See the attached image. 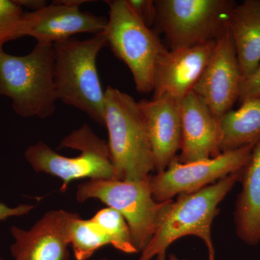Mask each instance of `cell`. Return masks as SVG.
I'll list each match as a JSON object with an SVG mask.
<instances>
[{"label":"cell","instance_id":"cell-1","mask_svg":"<svg viewBox=\"0 0 260 260\" xmlns=\"http://www.w3.org/2000/svg\"><path fill=\"white\" fill-rule=\"evenodd\" d=\"M241 171L191 194L178 195L138 260L164 259L173 243L194 236L206 246L208 260H216L211 226L219 213L218 205L239 181Z\"/></svg>","mask_w":260,"mask_h":260},{"label":"cell","instance_id":"cell-2","mask_svg":"<svg viewBox=\"0 0 260 260\" xmlns=\"http://www.w3.org/2000/svg\"><path fill=\"white\" fill-rule=\"evenodd\" d=\"M108 45L105 32L86 40L70 38L53 44L54 80L58 100L79 109L104 124L105 90L97 69V57Z\"/></svg>","mask_w":260,"mask_h":260},{"label":"cell","instance_id":"cell-3","mask_svg":"<svg viewBox=\"0 0 260 260\" xmlns=\"http://www.w3.org/2000/svg\"><path fill=\"white\" fill-rule=\"evenodd\" d=\"M0 96L11 99L13 110L22 117L52 116L58 100L53 44L37 43L23 56L0 53Z\"/></svg>","mask_w":260,"mask_h":260},{"label":"cell","instance_id":"cell-4","mask_svg":"<svg viewBox=\"0 0 260 260\" xmlns=\"http://www.w3.org/2000/svg\"><path fill=\"white\" fill-rule=\"evenodd\" d=\"M104 119L115 179L139 181L150 177L155 164L138 102L129 94L108 86Z\"/></svg>","mask_w":260,"mask_h":260},{"label":"cell","instance_id":"cell-5","mask_svg":"<svg viewBox=\"0 0 260 260\" xmlns=\"http://www.w3.org/2000/svg\"><path fill=\"white\" fill-rule=\"evenodd\" d=\"M150 177L139 181L90 179L79 184L76 193L79 203L98 199L119 212L128 224L139 253L148 245L174 202L154 200Z\"/></svg>","mask_w":260,"mask_h":260},{"label":"cell","instance_id":"cell-6","mask_svg":"<svg viewBox=\"0 0 260 260\" xmlns=\"http://www.w3.org/2000/svg\"><path fill=\"white\" fill-rule=\"evenodd\" d=\"M71 148L80 151L76 157H65L44 143L38 142L25 152V158L36 172H44L62 181L61 192L72 181L115 179L108 143L87 124L73 130L61 140L59 149Z\"/></svg>","mask_w":260,"mask_h":260},{"label":"cell","instance_id":"cell-7","mask_svg":"<svg viewBox=\"0 0 260 260\" xmlns=\"http://www.w3.org/2000/svg\"><path fill=\"white\" fill-rule=\"evenodd\" d=\"M109 18L104 32L114 55L129 68L137 90L153 91L159 58L168 51L158 36L134 13L127 0L107 1Z\"/></svg>","mask_w":260,"mask_h":260},{"label":"cell","instance_id":"cell-8","mask_svg":"<svg viewBox=\"0 0 260 260\" xmlns=\"http://www.w3.org/2000/svg\"><path fill=\"white\" fill-rule=\"evenodd\" d=\"M232 0H157V29L171 50L215 42L226 28Z\"/></svg>","mask_w":260,"mask_h":260},{"label":"cell","instance_id":"cell-9","mask_svg":"<svg viewBox=\"0 0 260 260\" xmlns=\"http://www.w3.org/2000/svg\"><path fill=\"white\" fill-rule=\"evenodd\" d=\"M253 145L223 152L214 158L200 161L183 164L176 157L164 172L150 175L154 200L162 203L179 194L196 192L239 172L248 161Z\"/></svg>","mask_w":260,"mask_h":260},{"label":"cell","instance_id":"cell-10","mask_svg":"<svg viewBox=\"0 0 260 260\" xmlns=\"http://www.w3.org/2000/svg\"><path fill=\"white\" fill-rule=\"evenodd\" d=\"M242 79L235 47L227 25L215 41L209 60L192 90L204 101L219 121L239 100Z\"/></svg>","mask_w":260,"mask_h":260},{"label":"cell","instance_id":"cell-11","mask_svg":"<svg viewBox=\"0 0 260 260\" xmlns=\"http://www.w3.org/2000/svg\"><path fill=\"white\" fill-rule=\"evenodd\" d=\"M88 2L54 1L37 11L25 12L22 37L34 38L39 44H54L75 34L104 32L108 23L105 17L80 10V5Z\"/></svg>","mask_w":260,"mask_h":260},{"label":"cell","instance_id":"cell-12","mask_svg":"<svg viewBox=\"0 0 260 260\" xmlns=\"http://www.w3.org/2000/svg\"><path fill=\"white\" fill-rule=\"evenodd\" d=\"M70 212L51 210L29 230L13 226L14 260H70L68 223Z\"/></svg>","mask_w":260,"mask_h":260},{"label":"cell","instance_id":"cell-13","mask_svg":"<svg viewBox=\"0 0 260 260\" xmlns=\"http://www.w3.org/2000/svg\"><path fill=\"white\" fill-rule=\"evenodd\" d=\"M153 151L155 171L164 172L181 143V102L168 95L138 102Z\"/></svg>","mask_w":260,"mask_h":260},{"label":"cell","instance_id":"cell-14","mask_svg":"<svg viewBox=\"0 0 260 260\" xmlns=\"http://www.w3.org/2000/svg\"><path fill=\"white\" fill-rule=\"evenodd\" d=\"M215 44V41L193 47L170 49L162 54L154 73L153 97L168 95L181 102L192 91Z\"/></svg>","mask_w":260,"mask_h":260},{"label":"cell","instance_id":"cell-15","mask_svg":"<svg viewBox=\"0 0 260 260\" xmlns=\"http://www.w3.org/2000/svg\"><path fill=\"white\" fill-rule=\"evenodd\" d=\"M181 143L179 162H191L220 154L219 121L194 91L181 101Z\"/></svg>","mask_w":260,"mask_h":260},{"label":"cell","instance_id":"cell-16","mask_svg":"<svg viewBox=\"0 0 260 260\" xmlns=\"http://www.w3.org/2000/svg\"><path fill=\"white\" fill-rule=\"evenodd\" d=\"M242 190L238 195L234 211L237 237L247 245L260 242V139L241 170Z\"/></svg>","mask_w":260,"mask_h":260},{"label":"cell","instance_id":"cell-17","mask_svg":"<svg viewBox=\"0 0 260 260\" xmlns=\"http://www.w3.org/2000/svg\"><path fill=\"white\" fill-rule=\"evenodd\" d=\"M227 25L244 78L260 64V0H245L236 4Z\"/></svg>","mask_w":260,"mask_h":260},{"label":"cell","instance_id":"cell-18","mask_svg":"<svg viewBox=\"0 0 260 260\" xmlns=\"http://www.w3.org/2000/svg\"><path fill=\"white\" fill-rule=\"evenodd\" d=\"M240 104L219 120L220 153L254 144L260 139V98Z\"/></svg>","mask_w":260,"mask_h":260},{"label":"cell","instance_id":"cell-19","mask_svg":"<svg viewBox=\"0 0 260 260\" xmlns=\"http://www.w3.org/2000/svg\"><path fill=\"white\" fill-rule=\"evenodd\" d=\"M68 230L76 260H88L95 251L109 244L107 237L90 219L83 220L78 214L70 213Z\"/></svg>","mask_w":260,"mask_h":260},{"label":"cell","instance_id":"cell-20","mask_svg":"<svg viewBox=\"0 0 260 260\" xmlns=\"http://www.w3.org/2000/svg\"><path fill=\"white\" fill-rule=\"evenodd\" d=\"M107 237L109 244L117 250L128 254H138L125 219L112 208L99 210L90 219Z\"/></svg>","mask_w":260,"mask_h":260},{"label":"cell","instance_id":"cell-21","mask_svg":"<svg viewBox=\"0 0 260 260\" xmlns=\"http://www.w3.org/2000/svg\"><path fill=\"white\" fill-rule=\"evenodd\" d=\"M25 13L15 0H0V53L6 43L23 38Z\"/></svg>","mask_w":260,"mask_h":260},{"label":"cell","instance_id":"cell-22","mask_svg":"<svg viewBox=\"0 0 260 260\" xmlns=\"http://www.w3.org/2000/svg\"><path fill=\"white\" fill-rule=\"evenodd\" d=\"M256 98H260V64L250 75L242 78L238 102L241 104Z\"/></svg>","mask_w":260,"mask_h":260},{"label":"cell","instance_id":"cell-23","mask_svg":"<svg viewBox=\"0 0 260 260\" xmlns=\"http://www.w3.org/2000/svg\"><path fill=\"white\" fill-rule=\"evenodd\" d=\"M130 8L135 14L150 28L155 25L156 18V9L155 1L152 0H127Z\"/></svg>","mask_w":260,"mask_h":260},{"label":"cell","instance_id":"cell-24","mask_svg":"<svg viewBox=\"0 0 260 260\" xmlns=\"http://www.w3.org/2000/svg\"><path fill=\"white\" fill-rule=\"evenodd\" d=\"M34 208L35 206L31 205H20L15 208H10L8 205L0 203V220H6L10 217L26 215Z\"/></svg>","mask_w":260,"mask_h":260},{"label":"cell","instance_id":"cell-25","mask_svg":"<svg viewBox=\"0 0 260 260\" xmlns=\"http://www.w3.org/2000/svg\"><path fill=\"white\" fill-rule=\"evenodd\" d=\"M17 4L20 5L23 9L27 8L30 12L37 11L47 6V2L44 0H15Z\"/></svg>","mask_w":260,"mask_h":260},{"label":"cell","instance_id":"cell-26","mask_svg":"<svg viewBox=\"0 0 260 260\" xmlns=\"http://www.w3.org/2000/svg\"><path fill=\"white\" fill-rule=\"evenodd\" d=\"M155 260H188V259H179L177 256L174 255V254H170L169 256H167V258L164 259H155Z\"/></svg>","mask_w":260,"mask_h":260},{"label":"cell","instance_id":"cell-27","mask_svg":"<svg viewBox=\"0 0 260 260\" xmlns=\"http://www.w3.org/2000/svg\"><path fill=\"white\" fill-rule=\"evenodd\" d=\"M97 260H111V259H107V258H101V259H99Z\"/></svg>","mask_w":260,"mask_h":260},{"label":"cell","instance_id":"cell-28","mask_svg":"<svg viewBox=\"0 0 260 260\" xmlns=\"http://www.w3.org/2000/svg\"><path fill=\"white\" fill-rule=\"evenodd\" d=\"M0 260H3V259H2L1 256H0Z\"/></svg>","mask_w":260,"mask_h":260}]
</instances>
